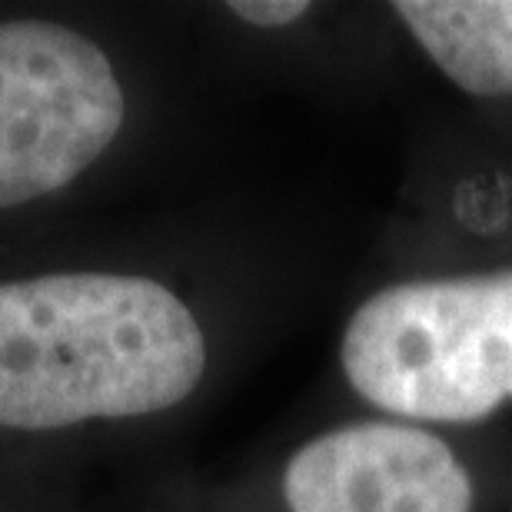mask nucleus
I'll list each match as a JSON object with an SVG mask.
<instances>
[{"label":"nucleus","instance_id":"nucleus-1","mask_svg":"<svg viewBox=\"0 0 512 512\" xmlns=\"http://www.w3.org/2000/svg\"><path fill=\"white\" fill-rule=\"evenodd\" d=\"M207 370L197 316L147 276L0 283V426L60 429L177 406Z\"/></svg>","mask_w":512,"mask_h":512},{"label":"nucleus","instance_id":"nucleus-2","mask_svg":"<svg viewBox=\"0 0 512 512\" xmlns=\"http://www.w3.org/2000/svg\"><path fill=\"white\" fill-rule=\"evenodd\" d=\"M366 403L429 423H476L512 399V270L386 286L343 333Z\"/></svg>","mask_w":512,"mask_h":512},{"label":"nucleus","instance_id":"nucleus-3","mask_svg":"<svg viewBox=\"0 0 512 512\" xmlns=\"http://www.w3.org/2000/svg\"><path fill=\"white\" fill-rule=\"evenodd\" d=\"M124 87L94 40L50 20L0 24V210L77 180L124 127Z\"/></svg>","mask_w":512,"mask_h":512},{"label":"nucleus","instance_id":"nucleus-4","mask_svg":"<svg viewBox=\"0 0 512 512\" xmlns=\"http://www.w3.org/2000/svg\"><path fill=\"white\" fill-rule=\"evenodd\" d=\"M290 512H469L473 483L443 439L360 423L306 443L283 476Z\"/></svg>","mask_w":512,"mask_h":512},{"label":"nucleus","instance_id":"nucleus-5","mask_svg":"<svg viewBox=\"0 0 512 512\" xmlns=\"http://www.w3.org/2000/svg\"><path fill=\"white\" fill-rule=\"evenodd\" d=\"M443 74L479 97L512 94L509 0H406L393 7Z\"/></svg>","mask_w":512,"mask_h":512},{"label":"nucleus","instance_id":"nucleus-6","mask_svg":"<svg viewBox=\"0 0 512 512\" xmlns=\"http://www.w3.org/2000/svg\"><path fill=\"white\" fill-rule=\"evenodd\" d=\"M230 10L256 27H283L300 20L310 4H303V0H237V4H230Z\"/></svg>","mask_w":512,"mask_h":512}]
</instances>
